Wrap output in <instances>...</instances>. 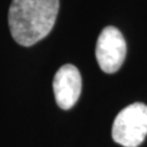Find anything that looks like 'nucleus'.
<instances>
[{
	"label": "nucleus",
	"mask_w": 147,
	"mask_h": 147,
	"mask_svg": "<svg viewBox=\"0 0 147 147\" xmlns=\"http://www.w3.org/2000/svg\"><path fill=\"white\" fill-rule=\"evenodd\" d=\"M59 11V0H12L9 27L22 46H32L51 32Z\"/></svg>",
	"instance_id": "nucleus-1"
},
{
	"label": "nucleus",
	"mask_w": 147,
	"mask_h": 147,
	"mask_svg": "<svg viewBox=\"0 0 147 147\" xmlns=\"http://www.w3.org/2000/svg\"><path fill=\"white\" fill-rule=\"evenodd\" d=\"M111 134L121 146H140L147 135V106L134 102L122 109L113 121Z\"/></svg>",
	"instance_id": "nucleus-2"
},
{
	"label": "nucleus",
	"mask_w": 147,
	"mask_h": 147,
	"mask_svg": "<svg viewBox=\"0 0 147 147\" xmlns=\"http://www.w3.org/2000/svg\"><path fill=\"white\" fill-rule=\"evenodd\" d=\"M126 42L121 32L113 26H107L99 34L96 45V59L106 73H115L124 62Z\"/></svg>",
	"instance_id": "nucleus-3"
},
{
	"label": "nucleus",
	"mask_w": 147,
	"mask_h": 147,
	"mask_svg": "<svg viewBox=\"0 0 147 147\" xmlns=\"http://www.w3.org/2000/svg\"><path fill=\"white\" fill-rule=\"evenodd\" d=\"M82 90V78L76 67L64 64L53 78V93L56 102L61 109L72 108L79 99Z\"/></svg>",
	"instance_id": "nucleus-4"
}]
</instances>
